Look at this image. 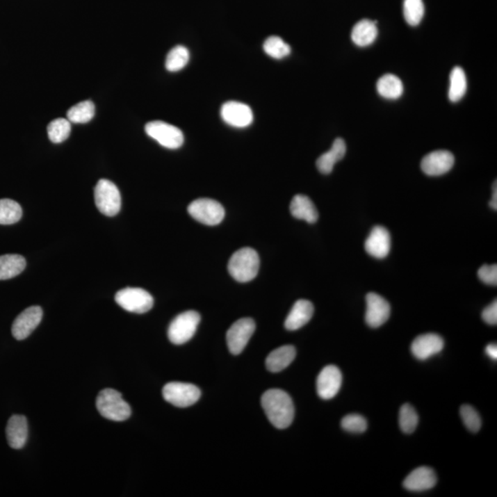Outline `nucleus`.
<instances>
[{
    "mask_svg": "<svg viewBox=\"0 0 497 497\" xmlns=\"http://www.w3.org/2000/svg\"><path fill=\"white\" fill-rule=\"evenodd\" d=\"M254 320L251 318H243L233 323L227 332V343L233 355L241 354L255 331Z\"/></svg>",
    "mask_w": 497,
    "mask_h": 497,
    "instance_id": "9d476101",
    "label": "nucleus"
},
{
    "mask_svg": "<svg viewBox=\"0 0 497 497\" xmlns=\"http://www.w3.org/2000/svg\"><path fill=\"white\" fill-rule=\"evenodd\" d=\"M377 90L383 98L396 99L402 95L403 84L398 76L387 74L377 81Z\"/></svg>",
    "mask_w": 497,
    "mask_h": 497,
    "instance_id": "a878e982",
    "label": "nucleus"
},
{
    "mask_svg": "<svg viewBox=\"0 0 497 497\" xmlns=\"http://www.w3.org/2000/svg\"><path fill=\"white\" fill-rule=\"evenodd\" d=\"M444 348V340L439 334H425L416 337L412 343V353L419 360H427L440 353Z\"/></svg>",
    "mask_w": 497,
    "mask_h": 497,
    "instance_id": "f3484780",
    "label": "nucleus"
},
{
    "mask_svg": "<svg viewBox=\"0 0 497 497\" xmlns=\"http://www.w3.org/2000/svg\"><path fill=\"white\" fill-rule=\"evenodd\" d=\"M150 138L155 139L161 146L170 149H176L183 146L184 133L178 127L163 121H153L145 127Z\"/></svg>",
    "mask_w": 497,
    "mask_h": 497,
    "instance_id": "1a4fd4ad",
    "label": "nucleus"
},
{
    "mask_svg": "<svg viewBox=\"0 0 497 497\" xmlns=\"http://www.w3.org/2000/svg\"><path fill=\"white\" fill-rule=\"evenodd\" d=\"M478 277L482 282L491 286H496L497 284V266L484 265L478 270Z\"/></svg>",
    "mask_w": 497,
    "mask_h": 497,
    "instance_id": "e433bc0d",
    "label": "nucleus"
},
{
    "mask_svg": "<svg viewBox=\"0 0 497 497\" xmlns=\"http://www.w3.org/2000/svg\"><path fill=\"white\" fill-rule=\"evenodd\" d=\"M366 325L372 328L380 327L389 320L391 306L384 298L376 293L366 295Z\"/></svg>",
    "mask_w": 497,
    "mask_h": 497,
    "instance_id": "9b49d317",
    "label": "nucleus"
},
{
    "mask_svg": "<svg viewBox=\"0 0 497 497\" xmlns=\"http://www.w3.org/2000/svg\"><path fill=\"white\" fill-rule=\"evenodd\" d=\"M291 212L298 220L307 221L308 223H315L319 218L318 210L313 202L303 195H295L291 204Z\"/></svg>",
    "mask_w": 497,
    "mask_h": 497,
    "instance_id": "4be33fe9",
    "label": "nucleus"
},
{
    "mask_svg": "<svg viewBox=\"0 0 497 497\" xmlns=\"http://www.w3.org/2000/svg\"><path fill=\"white\" fill-rule=\"evenodd\" d=\"M377 22L362 19L355 25L352 30V41L359 47H368L373 44L377 36Z\"/></svg>",
    "mask_w": 497,
    "mask_h": 497,
    "instance_id": "b1692460",
    "label": "nucleus"
},
{
    "mask_svg": "<svg viewBox=\"0 0 497 497\" xmlns=\"http://www.w3.org/2000/svg\"><path fill=\"white\" fill-rule=\"evenodd\" d=\"M403 15L409 25L417 26L425 15V5L423 0H405Z\"/></svg>",
    "mask_w": 497,
    "mask_h": 497,
    "instance_id": "c756f323",
    "label": "nucleus"
},
{
    "mask_svg": "<svg viewBox=\"0 0 497 497\" xmlns=\"http://www.w3.org/2000/svg\"><path fill=\"white\" fill-rule=\"evenodd\" d=\"M296 357V349L293 345H284L275 349L266 359V368L269 371L277 373L288 368Z\"/></svg>",
    "mask_w": 497,
    "mask_h": 497,
    "instance_id": "412c9836",
    "label": "nucleus"
},
{
    "mask_svg": "<svg viewBox=\"0 0 497 497\" xmlns=\"http://www.w3.org/2000/svg\"><path fill=\"white\" fill-rule=\"evenodd\" d=\"M482 320L490 325H496L497 323V302L494 301L491 305L487 307L482 311Z\"/></svg>",
    "mask_w": 497,
    "mask_h": 497,
    "instance_id": "4c0bfd02",
    "label": "nucleus"
},
{
    "mask_svg": "<svg viewBox=\"0 0 497 497\" xmlns=\"http://www.w3.org/2000/svg\"><path fill=\"white\" fill-rule=\"evenodd\" d=\"M22 217V209L17 202L11 199L0 200V224L11 225L17 223Z\"/></svg>",
    "mask_w": 497,
    "mask_h": 497,
    "instance_id": "c85d7f7f",
    "label": "nucleus"
},
{
    "mask_svg": "<svg viewBox=\"0 0 497 497\" xmlns=\"http://www.w3.org/2000/svg\"><path fill=\"white\" fill-rule=\"evenodd\" d=\"M485 352H487V356L491 357V359H497V346L496 343L488 345L487 348H485Z\"/></svg>",
    "mask_w": 497,
    "mask_h": 497,
    "instance_id": "58836bf2",
    "label": "nucleus"
},
{
    "mask_svg": "<svg viewBox=\"0 0 497 497\" xmlns=\"http://www.w3.org/2000/svg\"><path fill=\"white\" fill-rule=\"evenodd\" d=\"M26 267L24 257L19 254L0 256V280H8L19 275Z\"/></svg>",
    "mask_w": 497,
    "mask_h": 497,
    "instance_id": "393cba45",
    "label": "nucleus"
},
{
    "mask_svg": "<svg viewBox=\"0 0 497 497\" xmlns=\"http://www.w3.org/2000/svg\"><path fill=\"white\" fill-rule=\"evenodd\" d=\"M96 406L101 416L112 421H126L131 416V407L117 391L105 389L99 393Z\"/></svg>",
    "mask_w": 497,
    "mask_h": 497,
    "instance_id": "7ed1b4c3",
    "label": "nucleus"
},
{
    "mask_svg": "<svg viewBox=\"0 0 497 497\" xmlns=\"http://www.w3.org/2000/svg\"><path fill=\"white\" fill-rule=\"evenodd\" d=\"M96 206L107 217L117 215L121 209V195L117 186L109 180L101 179L95 190Z\"/></svg>",
    "mask_w": 497,
    "mask_h": 497,
    "instance_id": "39448f33",
    "label": "nucleus"
},
{
    "mask_svg": "<svg viewBox=\"0 0 497 497\" xmlns=\"http://www.w3.org/2000/svg\"><path fill=\"white\" fill-rule=\"evenodd\" d=\"M8 445L15 450L24 448L28 437V424L26 417L13 416L8 420L6 428Z\"/></svg>",
    "mask_w": 497,
    "mask_h": 497,
    "instance_id": "aec40b11",
    "label": "nucleus"
},
{
    "mask_svg": "<svg viewBox=\"0 0 497 497\" xmlns=\"http://www.w3.org/2000/svg\"><path fill=\"white\" fill-rule=\"evenodd\" d=\"M436 484L437 475L433 469L423 466L416 469L406 477L403 487L412 492H423L431 489Z\"/></svg>",
    "mask_w": 497,
    "mask_h": 497,
    "instance_id": "a211bd4d",
    "label": "nucleus"
},
{
    "mask_svg": "<svg viewBox=\"0 0 497 497\" xmlns=\"http://www.w3.org/2000/svg\"><path fill=\"white\" fill-rule=\"evenodd\" d=\"M494 191H493V195H492V200L490 201V206L492 207L493 209L496 210L497 209V187H496V181H495V184H494Z\"/></svg>",
    "mask_w": 497,
    "mask_h": 497,
    "instance_id": "ea45409f",
    "label": "nucleus"
},
{
    "mask_svg": "<svg viewBox=\"0 0 497 497\" xmlns=\"http://www.w3.org/2000/svg\"><path fill=\"white\" fill-rule=\"evenodd\" d=\"M342 373L335 366H327L320 371L317 379V393L322 399L330 400L339 393Z\"/></svg>",
    "mask_w": 497,
    "mask_h": 497,
    "instance_id": "ddd939ff",
    "label": "nucleus"
},
{
    "mask_svg": "<svg viewBox=\"0 0 497 497\" xmlns=\"http://www.w3.org/2000/svg\"><path fill=\"white\" fill-rule=\"evenodd\" d=\"M455 163L453 153L447 150H437L423 158V172L430 176H439L450 172Z\"/></svg>",
    "mask_w": 497,
    "mask_h": 497,
    "instance_id": "2eb2a0df",
    "label": "nucleus"
},
{
    "mask_svg": "<svg viewBox=\"0 0 497 497\" xmlns=\"http://www.w3.org/2000/svg\"><path fill=\"white\" fill-rule=\"evenodd\" d=\"M263 50L269 56L275 59H282L291 53V48L280 37L271 36L266 40Z\"/></svg>",
    "mask_w": 497,
    "mask_h": 497,
    "instance_id": "72a5a7b5",
    "label": "nucleus"
},
{
    "mask_svg": "<svg viewBox=\"0 0 497 497\" xmlns=\"http://www.w3.org/2000/svg\"><path fill=\"white\" fill-rule=\"evenodd\" d=\"M450 85L448 90V98L453 102L461 101L467 90V79L464 70L462 67H454L450 73Z\"/></svg>",
    "mask_w": 497,
    "mask_h": 497,
    "instance_id": "bb28decb",
    "label": "nucleus"
},
{
    "mask_svg": "<svg viewBox=\"0 0 497 497\" xmlns=\"http://www.w3.org/2000/svg\"><path fill=\"white\" fill-rule=\"evenodd\" d=\"M341 425L343 430L350 433H364L368 428V422L365 417L357 414H348L343 417Z\"/></svg>",
    "mask_w": 497,
    "mask_h": 497,
    "instance_id": "c9c22d12",
    "label": "nucleus"
},
{
    "mask_svg": "<svg viewBox=\"0 0 497 497\" xmlns=\"http://www.w3.org/2000/svg\"><path fill=\"white\" fill-rule=\"evenodd\" d=\"M115 301L121 308L138 314L146 313L152 309L154 304L152 295L138 288L122 289L116 293Z\"/></svg>",
    "mask_w": 497,
    "mask_h": 497,
    "instance_id": "0eeeda50",
    "label": "nucleus"
},
{
    "mask_svg": "<svg viewBox=\"0 0 497 497\" xmlns=\"http://www.w3.org/2000/svg\"><path fill=\"white\" fill-rule=\"evenodd\" d=\"M71 133L70 122L67 119L58 118L51 122L47 127V133L50 140L55 144L67 140Z\"/></svg>",
    "mask_w": 497,
    "mask_h": 497,
    "instance_id": "2f4dec72",
    "label": "nucleus"
},
{
    "mask_svg": "<svg viewBox=\"0 0 497 497\" xmlns=\"http://www.w3.org/2000/svg\"><path fill=\"white\" fill-rule=\"evenodd\" d=\"M188 213L198 222L207 226L218 225L225 217V210L221 204L209 198L192 202L188 206Z\"/></svg>",
    "mask_w": 497,
    "mask_h": 497,
    "instance_id": "423d86ee",
    "label": "nucleus"
},
{
    "mask_svg": "<svg viewBox=\"0 0 497 497\" xmlns=\"http://www.w3.org/2000/svg\"><path fill=\"white\" fill-rule=\"evenodd\" d=\"M42 319L41 307L33 306L24 309L14 320L13 328V336L17 340H24L35 330Z\"/></svg>",
    "mask_w": 497,
    "mask_h": 497,
    "instance_id": "f8f14e48",
    "label": "nucleus"
},
{
    "mask_svg": "<svg viewBox=\"0 0 497 497\" xmlns=\"http://www.w3.org/2000/svg\"><path fill=\"white\" fill-rule=\"evenodd\" d=\"M314 313V307L311 301L298 300L289 312L285 322V327L288 331H296L311 320Z\"/></svg>",
    "mask_w": 497,
    "mask_h": 497,
    "instance_id": "6ab92c4d",
    "label": "nucleus"
},
{
    "mask_svg": "<svg viewBox=\"0 0 497 497\" xmlns=\"http://www.w3.org/2000/svg\"><path fill=\"white\" fill-rule=\"evenodd\" d=\"M190 58L189 51L187 48L178 45L172 48L168 54L166 58V68L172 72L183 70L188 64Z\"/></svg>",
    "mask_w": 497,
    "mask_h": 497,
    "instance_id": "7c9ffc66",
    "label": "nucleus"
},
{
    "mask_svg": "<svg viewBox=\"0 0 497 497\" xmlns=\"http://www.w3.org/2000/svg\"><path fill=\"white\" fill-rule=\"evenodd\" d=\"M262 406L270 423L278 430H285L293 422L294 403L286 391L278 389L266 391L263 394Z\"/></svg>",
    "mask_w": 497,
    "mask_h": 497,
    "instance_id": "f257e3e1",
    "label": "nucleus"
},
{
    "mask_svg": "<svg viewBox=\"0 0 497 497\" xmlns=\"http://www.w3.org/2000/svg\"><path fill=\"white\" fill-rule=\"evenodd\" d=\"M164 399L176 407L186 408L195 405L201 397L199 388L191 383L170 382L163 390Z\"/></svg>",
    "mask_w": 497,
    "mask_h": 497,
    "instance_id": "6e6552de",
    "label": "nucleus"
},
{
    "mask_svg": "<svg viewBox=\"0 0 497 497\" xmlns=\"http://www.w3.org/2000/svg\"><path fill=\"white\" fill-rule=\"evenodd\" d=\"M95 104L90 101L79 102L67 111V120L76 124L88 123L95 117Z\"/></svg>",
    "mask_w": 497,
    "mask_h": 497,
    "instance_id": "cd10ccee",
    "label": "nucleus"
},
{
    "mask_svg": "<svg viewBox=\"0 0 497 497\" xmlns=\"http://www.w3.org/2000/svg\"><path fill=\"white\" fill-rule=\"evenodd\" d=\"M229 272L238 282H249L256 277L260 268V258L252 248H243L232 255L229 262Z\"/></svg>",
    "mask_w": 497,
    "mask_h": 497,
    "instance_id": "f03ea898",
    "label": "nucleus"
},
{
    "mask_svg": "<svg viewBox=\"0 0 497 497\" xmlns=\"http://www.w3.org/2000/svg\"><path fill=\"white\" fill-rule=\"evenodd\" d=\"M419 417L416 409L411 405H403L400 409L399 424L400 430L405 434H412L418 425Z\"/></svg>",
    "mask_w": 497,
    "mask_h": 497,
    "instance_id": "473e14b6",
    "label": "nucleus"
},
{
    "mask_svg": "<svg viewBox=\"0 0 497 497\" xmlns=\"http://www.w3.org/2000/svg\"><path fill=\"white\" fill-rule=\"evenodd\" d=\"M346 153L345 142L342 138L335 139L332 149L318 158V170L323 174H329L334 170L335 164L345 157Z\"/></svg>",
    "mask_w": 497,
    "mask_h": 497,
    "instance_id": "5701e85b",
    "label": "nucleus"
},
{
    "mask_svg": "<svg viewBox=\"0 0 497 497\" xmlns=\"http://www.w3.org/2000/svg\"><path fill=\"white\" fill-rule=\"evenodd\" d=\"M221 117L229 126L238 129L249 127L254 120L251 108L238 101H228L223 104Z\"/></svg>",
    "mask_w": 497,
    "mask_h": 497,
    "instance_id": "4468645a",
    "label": "nucleus"
},
{
    "mask_svg": "<svg viewBox=\"0 0 497 497\" xmlns=\"http://www.w3.org/2000/svg\"><path fill=\"white\" fill-rule=\"evenodd\" d=\"M201 317L198 312L188 311L178 315L170 323L168 337L174 345H184L191 340L197 330Z\"/></svg>",
    "mask_w": 497,
    "mask_h": 497,
    "instance_id": "20e7f679",
    "label": "nucleus"
},
{
    "mask_svg": "<svg viewBox=\"0 0 497 497\" xmlns=\"http://www.w3.org/2000/svg\"><path fill=\"white\" fill-rule=\"evenodd\" d=\"M391 246L390 232L382 226L374 227L365 243L366 252L377 259L388 256Z\"/></svg>",
    "mask_w": 497,
    "mask_h": 497,
    "instance_id": "dca6fc26",
    "label": "nucleus"
},
{
    "mask_svg": "<svg viewBox=\"0 0 497 497\" xmlns=\"http://www.w3.org/2000/svg\"><path fill=\"white\" fill-rule=\"evenodd\" d=\"M461 416L464 421L466 427L471 432L476 433L482 427V420L480 417L478 412L473 407V406L465 405L461 407Z\"/></svg>",
    "mask_w": 497,
    "mask_h": 497,
    "instance_id": "f704fd0d",
    "label": "nucleus"
}]
</instances>
